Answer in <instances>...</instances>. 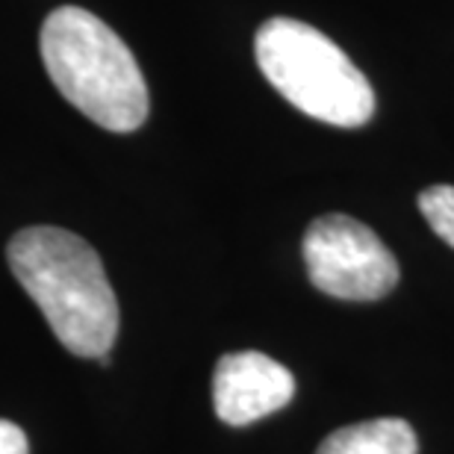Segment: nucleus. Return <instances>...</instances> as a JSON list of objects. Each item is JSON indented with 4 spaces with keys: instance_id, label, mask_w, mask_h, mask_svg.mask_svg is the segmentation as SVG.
<instances>
[{
    "instance_id": "6e6552de",
    "label": "nucleus",
    "mask_w": 454,
    "mask_h": 454,
    "mask_svg": "<svg viewBox=\"0 0 454 454\" xmlns=\"http://www.w3.org/2000/svg\"><path fill=\"white\" fill-rule=\"evenodd\" d=\"M0 454H30L27 434L9 419H0Z\"/></svg>"
},
{
    "instance_id": "39448f33",
    "label": "nucleus",
    "mask_w": 454,
    "mask_h": 454,
    "mask_svg": "<svg viewBox=\"0 0 454 454\" xmlns=\"http://www.w3.org/2000/svg\"><path fill=\"white\" fill-rule=\"evenodd\" d=\"M295 395V378L284 363L260 351L224 354L213 375V407L215 416L231 425H245L278 413Z\"/></svg>"
},
{
    "instance_id": "f03ea898",
    "label": "nucleus",
    "mask_w": 454,
    "mask_h": 454,
    "mask_svg": "<svg viewBox=\"0 0 454 454\" xmlns=\"http://www.w3.org/2000/svg\"><path fill=\"white\" fill-rule=\"evenodd\" d=\"M42 62L71 106L113 133H133L148 118L142 68L110 24L80 6H59L42 24Z\"/></svg>"
},
{
    "instance_id": "f257e3e1",
    "label": "nucleus",
    "mask_w": 454,
    "mask_h": 454,
    "mask_svg": "<svg viewBox=\"0 0 454 454\" xmlns=\"http://www.w3.org/2000/svg\"><path fill=\"white\" fill-rule=\"evenodd\" d=\"M9 269L71 354L110 357L118 337V298L98 251L62 227H24L9 239Z\"/></svg>"
},
{
    "instance_id": "20e7f679",
    "label": "nucleus",
    "mask_w": 454,
    "mask_h": 454,
    "mask_svg": "<svg viewBox=\"0 0 454 454\" xmlns=\"http://www.w3.org/2000/svg\"><path fill=\"white\" fill-rule=\"evenodd\" d=\"M304 266L319 293L340 301H378L398 284V260L380 236L342 213L319 215L304 233Z\"/></svg>"
},
{
    "instance_id": "0eeeda50",
    "label": "nucleus",
    "mask_w": 454,
    "mask_h": 454,
    "mask_svg": "<svg viewBox=\"0 0 454 454\" xmlns=\"http://www.w3.org/2000/svg\"><path fill=\"white\" fill-rule=\"evenodd\" d=\"M419 210L431 231L454 248V186H428L419 195Z\"/></svg>"
},
{
    "instance_id": "7ed1b4c3",
    "label": "nucleus",
    "mask_w": 454,
    "mask_h": 454,
    "mask_svg": "<svg viewBox=\"0 0 454 454\" xmlns=\"http://www.w3.org/2000/svg\"><path fill=\"white\" fill-rule=\"evenodd\" d=\"M262 77L295 110L333 127H363L375 115V89L366 74L313 24L269 18L254 35Z\"/></svg>"
},
{
    "instance_id": "423d86ee",
    "label": "nucleus",
    "mask_w": 454,
    "mask_h": 454,
    "mask_svg": "<svg viewBox=\"0 0 454 454\" xmlns=\"http://www.w3.org/2000/svg\"><path fill=\"white\" fill-rule=\"evenodd\" d=\"M413 428L404 419H369L345 425L325 437L316 454H416Z\"/></svg>"
}]
</instances>
